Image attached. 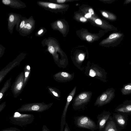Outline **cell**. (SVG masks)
Listing matches in <instances>:
<instances>
[{
  "mask_svg": "<svg viewBox=\"0 0 131 131\" xmlns=\"http://www.w3.org/2000/svg\"><path fill=\"white\" fill-rule=\"evenodd\" d=\"M74 122L78 127L88 129L92 131L98 129L95 123L88 116L82 115L74 117Z\"/></svg>",
  "mask_w": 131,
  "mask_h": 131,
  "instance_id": "6da1fadb",
  "label": "cell"
},
{
  "mask_svg": "<svg viewBox=\"0 0 131 131\" xmlns=\"http://www.w3.org/2000/svg\"><path fill=\"white\" fill-rule=\"evenodd\" d=\"M115 90L113 88L108 89L97 99L94 106H101L110 102L115 95Z\"/></svg>",
  "mask_w": 131,
  "mask_h": 131,
  "instance_id": "7a4b0ae2",
  "label": "cell"
},
{
  "mask_svg": "<svg viewBox=\"0 0 131 131\" xmlns=\"http://www.w3.org/2000/svg\"><path fill=\"white\" fill-rule=\"evenodd\" d=\"M91 94L88 92L80 94L75 99L72 104L73 107L75 110L83 108L89 101Z\"/></svg>",
  "mask_w": 131,
  "mask_h": 131,
  "instance_id": "3957f363",
  "label": "cell"
},
{
  "mask_svg": "<svg viewBox=\"0 0 131 131\" xmlns=\"http://www.w3.org/2000/svg\"><path fill=\"white\" fill-rule=\"evenodd\" d=\"M124 35L123 33L115 32L110 34L108 37L105 40L104 43L113 47L119 45L123 39Z\"/></svg>",
  "mask_w": 131,
  "mask_h": 131,
  "instance_id": "277c9868",
  "label": "cell"
},
{
  "mask_svg": "<svg viewBox=\"0 0 131 131\" xmlns=\"http://www.w3.org/2000/svg\"><path fill=\"white\" fill-rule=\"evenodd\" d=\"M111 114L109 111H104L98 115L97 125L99 131H104L105 124Z\"/></svg>",
  "mask_w": 131,
  "mask_h": 131,
  "instance_id": "5b68a950",
  "label": "cell"
},
{
  "mask_svg": "<svg viewBox=\"0 0 131 131\" xmlns=\"http://www.w3.org/2000/svg\"><path fill=\"white\" fill-rule=\"evenodd\" d=\"M112 117L121 130L124 129L127 124L128 115L119 113L113 114Z\"/></svg>",
  "mask_w": 131,
  "mask_h": 131,
  "instance_id": "8992f818",
  "label": "cell"
},
{
  "mask_svg": "<svg viewBox=\"0 0 131 131\" xmlns=\"http://www.w3.org/2000/svg\"><path fill=\"white\" fill-rule=\"evenodd\" d=\"M114 111L116 113H121L128 115L131 114V100L124 101L115 108Z\"/></svg>",
  "mask_w": 131,
  "mask_h": 131,
  "instance_id": "52a82bcc",
  "label": "cell"
},
{
  "mask_svg": "<svg viewBox=\"0 0 131 131\" xmlns=\"http://www.w3.org/2000/svg\"><path fill=\"white\" fill-rule=\"evenodd\" d=\"M121 130L111 116L105 124L104 131H121Z\"/></svg>",
  "mask_w": 131,
  "mask_h": 131,
  "instance_id": "ba28073f",
  "label": "cell"
},
{
  "mask_svg": "<svg viewBox=\"0 0 131 131\" xmlns=\"http://www.w3.org/2000/svg\"><path fill=\"white\" fill-rule=\"evenodd\" d=\"M122 94L127 95L131 94V82L124 85L121 90Z\"/></svg>",
  "mask_w": 131,
  "mask_h": 131,
  "instance_id": "9c48e42d",
  "label": "cell"
},
{
  "mask_svg": "<svg viewBox=\"0 0 131 131\" xmlns=\"http://www.w3.org/2000/svg\"><path fill=\"white\" fill-rule=\"evenodd\" d=\"M58 77L62 80L68 81L71 79L72 75L68 73L65 72H62L57 74Z\"/></svg>",
  "mask_w": 131,
  "mask_h": 131,
  "instance_id": "30bf717a",
  "label": "cell"
},
{
  "mask_svg": "<svg viewBox=\"0 0 131 131\" xmlns=\"http://www.w3.org/2000/svg\"><path fill=\"white\" fill-rule=\"evenodd\" d=\"M102 15L104 17L112 21H115L117 19L116 15L112 13L103 12L102 13Z\"/></svg>",
  "mask_w": 131,
  "mask_h": 131,
  "instance_id": "8fae6325",
  "label": "cell"
},
{
  "mask_svg": "<svg viewBox=\"0 0 131 131\" xmlns=\"http://www.w3.org/2000/svg\"><path fill=\"white\" fill-rule=\"evenodd\" d=\"M40 4L43 6L48 7L49 8L52 9L59 8L61 7L62 6L60 5L53 3L47 2H41L40 3Z\"/></svg>",
  "mask_w": 131,
  "mask_h": 131,
  "instance_id": "7c38bea8",
  "label": "cell"
},
{
  "mask_svg": "<svg viewBox=\"0 0 131 131\" xmlns=\"http://www.w3.org/2000/svg\"><path fill=\"white\" fill-rule=\"evenodd\" d=\"M23 83L22 81L19 82L16 85L15 88L16 90H20L22 86Z\"/></svg>",
  "mask_w": 131,
  "mask_h": 131,
  "instance_id": "4fadbf2b",
  "label": "cell"
},
{
  "mask_svg": "<svg viewBox=\"0 0 131 131\" xmlns=\"http://www.w3.org/2000/svg\"><path fill=\"white\" fill-rule=\"evenodd\" d=\"M48 50L49 52L51 53H53L54 52V47L51 46H49L48 48Z\"/></svg>",
  "mask_w": 131,
  "mask_h": 131,
  "instance_id": "5bb4252c",
  "label": "cell"
},
{
  "mask_svg": "<svg viewBox=\"0 0 131 131\" xmlns=\"http://www.w3.org/2000/svg\"><path fill=\"white\" fill-rule=\"evenodd\" d=\"M23 28H27L28 29H29L31 28V26L30 24L27 23L25 24Z\"/></svg>",
  "mask_w": 131,
  "mask_h": 131,
  "instance_id": "9a60e30c",
  "label": "cell"
},
{
  "mask_svg": "<svg viewBox=\"0 0 131 131\" xmlns=\"http://www.w3.org/2000/svg\"><path fill=\"white\" fill-rule=\"evenodd\" d=\"M57 25L59 28L62 29L63 28V25L62 22L60 21H58L57 22Z\"/></svg>",
  "mask_w": 131,
  "mask_h": 131,
  "instance_id": "2e32d148",
  "label": "cell"
},
{
  "mask_svg": "<svg viewBox=\"0 0 131 131\" xmlns=\"http://www.w3.org/2000/svg\"><path fill=\"white\" fill-rule=\"evenodd\" d=\"M63 131H70L68 124L66 123L64 126Z\"/></svg>",
  "mask_w": 131,
  "mask_h": 131,
  "instance_id": "e0dca14e",
  "label": "cell"
},
{
  "mask_svg": "<svg viewBox=\"0 0 131 131\" xmlns=\"http://www.w3.org/2000/svg\"><path fill=\"white\" fill-rule=\"evenodd\" d=\"M31 109L33 110L37 111L39 109V106L38 105H35L32 106Z\"/></svg>",
  "mask_w": 131,
  "mask_h": 131,
  "instance_id": "ac0fdd59",
  "label": "cell"
},
{
  "mask_svg": "<svg viewBox=\"0 0 131 131\" xmlns=\"http://www.w3.org/2000/svg\"><path fill=\"white\" fill-rule=\"evenodd\" d=\"M89 75L92 77H94L95 75V73L92 69H91L90 71Z\"/></svg>",
  "mask_w": 131,
  "mask_h": 131,
  "instance_id": "d6986e66",
  "label": "cell"
},
{
  "mask_svg": "<svg viewBox=\"0 0 131 131\" xmlns=\"http://www.w3.org/2000/svg\"><path fill=\"white\" fill-rule=\"evenodd\" d=\"M95 22L96 24L99 25H101L102 24V20L99 19H96L95 21Z\"/></svg>",
  "mask_w": 131,
  "mask_h": 131,
  "instance_id": "ffe728a7",
  "label": "cell"
},
{
  "mask_svg": "<svg viewBox=\"0 0 131 131\" xmlns=\"http://www.w3.org/2000/svg\"><path fill=\"white\" fill-rule=\"evenodd\" d=\"M86 39L87 41H90L92 40V38L91 36L88 35L86 37Z\"/></svg>",
  "mask_w": 131,
  "mask_h": 131,
  "instance_id": "44dd1931",
  "label": "cell"
},
{
  "mask_svg": "<svg viewBox=\"0 0 131 131\" xmlns=\"http://www.w3.org/2000/svg\"><path fill=\"white\" fill-rule=\"evenodd\" d=\"M14 16L13 15H10L9 18V20L10 22H12L14 20Z\"/></svg>",
  "mask_w": 131,
  "mask_h": 131,
  "instance_id": "7402d4cb",
  "label": "cell"
},
{
  "mask_svg": "<svg viewBox=\"0 0 131 131\" xmlns=\"http://www.w3.org/2000/svg\"><path fill=\"white\" fill-rule=\"evenodd\" d=\"M25 21L24 20L22 21L20 25V29H21L23 28L25 25Z\"/></svg>",
  "mask_w": 131,
  "mask_h": 131,
  "instance_id": "603a6c76",
  "label": "cell"
},
{
  "mask_svg": "<svg viewBox=\"0 0 131 131\" xmlns=\"http://www.w3.org/2000/svg\"><path fill=\"white\" fill-rule=\"evenodd\" d=\"M80 20L82 22H84L86 21L87 19L85 18L82 17L80 18Z\"/></svg>",
  "mask_w": 131,
  "mask_h": 131,
  "instance_id": "cb8c5ba5",
  "label": "cell"
},
{
  "mask_svg": "<svg viewBox=\"0 0 131 131\" xmlns=\"http://www.w3.org/2000/svg\"><path fill=\"white\" fill-rule=\"evenodd\" d=\"M89 13L91 15H93L94 14V12L93 10L91 8H90L89 10Z\"/></svg>",
  "mask_w": 131,
  "mask_h": 131,
  "instance_id": "d4e9b609",
  "label": "cell"
},
{
  "mask_svg": "<svg viewBox=\"0 0 131 131\" xmlns=\"http://www.w3.org/2000/svg\"><path fill=\"white\" fill-rule=\"evenodd\" d=\"M79 58L80 60H82L84 58V56L82 54H80L79 56Z\"/></svg>",
  "mask_w": 131,
  "mask_h": 131,
  "instance_id": "484cf974",
  "label": "cell"
},
{
  "mask_svg": "<svg viewBox=\"0 0 131 131\" xmlns=\"http://www.w3.org/2000/svg\"><path fill=\"white\" fill-rule=\"evenodd\" d=\"M21 115V114L18 112H16L15 113V115L14 116L15 117H19Z\"/></svg>",
  "mask_w": 131,
  "mask_h": 131,
  "instance_id": "4316f807",
  "label": "cell"
},
{
  "mask_svg": "<svg viewBox=\"0 0 131 131\" xmlns=\"http://www.w3.org/2000/svg\"><path fill=\"white\" fill-rule=\"evenodd\" d=\"M131 2V0H126L125 1L124 4H126Z\"/></svg>",
  "mask_w": 131,
  "mask_h": 131,
  "instance_id": "83f0119b",
  "label": "cell"
},
{
  "mask_svg": "<svg viewBox=\"0 0 131 131\" xmlns=\"http://www.w3.org/2000/svg\"><path fill=\"white\" fill-rule=\"evenodd\" d=\"M43 30L42 29H41L38 32V34L39 35H40L43 32Z\"/></svg>",
  "mask_w": 131,
  "mask_h": 131,
  "instance_id": "f1b7e54d",
  "label": "cell"
},
{
  "mask_svg": "<svg viewBox=\"0 0 131 131\" xmlns=\"http://www.w3.org/2000/svg\"><path fill=\"white\" fill-rule=\"evenodd\" d=\"M66 1L65 0H57V2L59 3H63Z\"/></svg>",
  "mask_w": 131,
  "mask_h": 131,
  "instance_id": "f546056e",
  "label": "cell"
},
{
  "mask_svg": "<svg viewBox=\"0 0 131 131\" xmlns=\"http://www.w3.org/2000/svg\"><path fill=\"white\" fill-rule=\"evenodd\" d=\"M91 16V15L90 13H88L86 14L85 15V17L86 18H89Z\"/></svg>",
  "mask_w": 131,
  "mask_h": 131,
  "instance_id": "4dcf8cb0",
  "label": "cell"
},
{
  "mask_svg": "<svg viewBox=\"0 0 131 131\" xmlns=\"http://www.w3.org/2000/svg\"><path fill=\"white\" fill-rule=\"evenodd\" d=\"M29 74V72H26L25 73V76L26 77H27Z\"/></svg>",
  "mask_w": 131,
  "mask_h": 131,
  "instance_id": "1f68e13d",
  "label": "cell"
},
{
  "mask_svg": "<svg viewBox=\"0 0 131 131\" xmlns=\"http://www.w3.org/2000/svg\"><path fill=\"white\" fill-rule=\"evenodd\" d=\"M52 93L55 96L57 97L58 96V95L57 93L54 92V91H53L52 92Z\"/></svg>",
  "mask_w": 131,
  "mask_h": 131,
  "instance_id": "d6a6232c",
  "label": "cell"
},
{
  "mask_svg": "<svg viewBox=\"0 0 131 131\" xmlns=\"http://www.w3.org/2000/svg\"><path fill=\"white\" fill-rule=\"evenodd\" d=\"M3 96V94L1 93H0V99H1Z\"/></svg>",
  "mask_w": 131,
  "mask_h": 131,
  "instance_id": "836d02e7",
  "label": "cell"
},
{
  "mask_svg": "<svg viewBox=\"0 0 131 131\" xmlns=\"http://www.w3.org/2000/svg\"><path fill=\"white\" fill-rule=\"evenodd\" d=\"M27 69L28 70H29L30 69V67L29 66H27Z\"/></svg>",
  "mask_w": 131,
  "mask_h": 131,
  "instance_id": "e575fe53",
  "label": "cell"
},
{
  "mask_svg": "<svg viewBox=\"0 0 131 131\" xmlns=\"http://www.w3.org/2000/svg\"><path fill=\"white\" fill-rule=\"evenodd\" d=\"M129 64L131 65V61L129 63Z\"/></svg>",
  "mask_w": 131,
  "mask_h": 131,
  "instance_id": "d590c367",
  "label": "cell"
}]
</instances>
